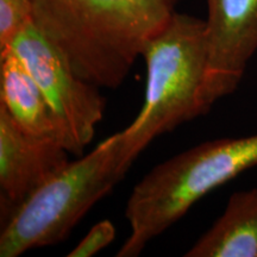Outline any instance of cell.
I'll use <instances>...</instances> for the list:
<instances>
[{"instance_id":"4","label":"cell","mask_w":257,"mask_h":257,"mask_svg":"<svg viewBox=\"0 0 257 257\" xmlns=\"http://www.w3.org/2000/svg\"><path fill=\"white\" fill-rule=\"evenodd\" d=\"M134 161L120 131L88 155L69 162L6 218L0 257H17L66 239L93 205L124 178Z\"/></svg>"},{"instance_id":"9","label":"cell","mask_w":257,"mask_h":257,"mask_svg":"<svg viewBox=\"0 0 257 257\" xmlns=\"http://www.w3.org/2000/svg\"><path fill=\"white\" fill-rule=\"evenodd\" d=\"M186 257H257V188L236 192Z\"/></svg>"},{"instance_id":"8","label":"cell","mask_w":257,"mask_h":257,"mask_svg":"<svg viewBox=\"0 0 257 257\" xmlns=\"http://www.w3.org/2000/svg\"><path fill=\"white\" fill-rule=\"evenodd\" d=\"M0 105L24 133L56 140L63 146L62 128L46 96L11 49L0 53Z\"/></svg>"},{"instance_id":"1","label":"cell","mask_w":257,"mask_h":257,"mask_svg":"<svg viewBox=\"0 0 257 257\" xmlns=\"http://www.w3.org/2000/svg\"><path fill=\"white\" fill-rule=\"evenodd\" d=\"M180 0H32V21L89 83L114 89Z\"/></svg>"},{"instance_id":"3","label":"cell","mask_w":257,"mask_h":257,"mask_svg":"<svg viewBox=\"0 0 257 257\" xmlns=\"http://www.w3.org/2000/svg\"><path fill=\"white\" fill-rule=\"evenodd\" d=\"M142 56L147 66L144 104L121 131L134 160L157 136L210 111L205 101L206 21L175 11L147 42Z\"/></svg>"},{"instance_id":"7","label":"cell","mask_w":257,"mask_h":257,"mask_svg":"<svg viewBox=\"0 0 257 257\" xmlns=\"http://www.w3.org/2000/svg\"><path fill=\"white\" fill-rule=\"evenodd\" d=\"M59 141L24 133L0 105V189L8 218L69 163Z\"/></svg>"},{"instance_id":"11","label":"cell","mask_w":257,"mask_h":257,"mask_svg":"<svg viewBox=\"0 0 257 257\" xmlns=\"http://www.w3.org/2000/svg\"><path fill=\"white\" fill-rule=\"evenodd\" d=\"M114 237L115 229L113 224L110 220L99 221L68 253V257H91L110 245Z\"/></svg>"},{"instance_id":"10","label":"cell","mask_w":257,"mask_h":257,"mask_svg":"<svg viewBox=\"0 0 257 257\" xmlns=\"http://www.w3.org/2000/svg\"><path fill=\"white\" fill-rule=\"evenodd\" d=\"M32 22V0H0V53Z\"/></svg>"},{"instance_id":"6","label":"cell","mask_w":257,"mask_h":257,"mask_svg":"<svg viewBox=\"0 0 257 257\" xmlns=\"http://www.w3.org/2000/svg\"><path fill=\"white\" fill-rule=\"evenodd\" d=\"M208 107L236 91L257 51V0H206Z\"/></svg>"},{"instance_id":"2","label":"cell","mask_w":257,"mask_h":257,"mask_svg":"<svg viewBox=\"0 0 257 257\" xmlns=\"http://www.w3.org/2000/svg\"><path fill=\"white\" fill-rule=\"evenodd\" d=\"M257 166V134L191 148L157 165L131 192L125 210L130 234L117 257H136L195 202Z\"/></svg>"},{"instance_id":"5","label":"cell","mask_w":257,"mask_h":257,"mask_svg":"<svg viewBox=\"0 0 257 257\" xmlns=\"http://www.w3.org/2000/svg\"><path fill=\"white\" fill-rule=\"evenodd\" d=\"M8 49L23 61L43 92L62 128L64 148L69 154L81 156L104 117L106 100L99 92L100 87L75 74L63 54L34 22Z\"/></svg>"}]
</instances>
